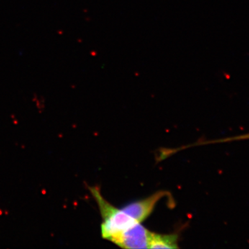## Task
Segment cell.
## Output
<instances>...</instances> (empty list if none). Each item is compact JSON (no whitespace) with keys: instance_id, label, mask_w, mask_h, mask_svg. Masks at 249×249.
I'll return each instance as SVG.
<instances>
[{"instance_id":"6da1fadb","label":"cell","mask_w":249,"mask_h":249,"mask_svg":"<svg viewBox=\"0 0 249 249\" xmlns=\"http://www.w3.org/2000/svg\"><path fill=\"white\" fill-rule=\"evenodd\" d=\"M88 189L96 201L103 219L101 229L103 239L111 242L116 236L139 223L125 213L122 209H118L108 202L98 187L88 186Z\"/></svg>"},{"instance_id":"7a4b0ae2","label":"cell","mask_w":249,"mask_h":249,"mask_svg":"<svg viewBox=\"0 0 249 249\" xmlns=\"http://www.w3.org/2000/svg\"><path fill=\"white\" fill-rule=\"evenodd\" d=\"M152 233L142 225V223H137L116 236L111 242L124 249H149Z\"/></svg>"},{"instance_id":"3957f363","label":"cell","mask_w":249,"mask_h":249,"mask_svg":"<svg viewBox=\"0 0 249 249\" xmlns=\"http://www.w3.org/2000/svg\"><path fill=\"white\" fill-rule=\"evenodd\" d=\"M168 196H170V193L168 191H157L145 199L126 205L122 209L134 220L142 223L150 217L159 201Z\"/></svg>"},{"instance_id":"277c9868","label":"cell","mask_w":249,"mask_h":249,"mask_svg":"<svg viewBox=\"0 0 249 249\" xmlns=\"http://www.w3.org/2000/svg\"><path fill=\"white\" fill-rule=\"evenodd\" d=\"M178 233L160 234L152 232L149 249H178Z\"/></svg>"},{"instance_id":"5b68a950","label":"cell","mask_w":249,"mask_h":249,"mask_svg":"<svg viewBox=\"0 0 249 249\" xmlns=\"http://www.w3.org/2000/svg\"><path fill=\"white\" fill-rule=\"evenodd\" d=\"M249 133L242 134V135L237 136V137H231V138H227L224 139H221V140L219 141H214V142H234V141L249 140Z\"/></svg>"}]
</instances>
